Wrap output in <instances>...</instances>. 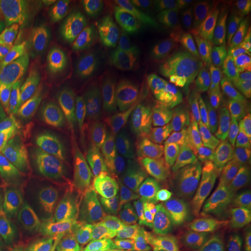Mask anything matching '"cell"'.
<instances>
[{
    "label": "cell",
    "instance_id": "obj_6",
    "mask_svg": "<svg viewBox=\"0 0 251 251\" xmlns=\"http://www.w3.org/2000/svg\"><path fill=\"white\" fill-rule=\"evenodd\" d=\"M209 9L211 3L205 0L169 3L153 20L148 32L153 62L159 67H169L193 53L205 32Z\"/></svg>",
    "mask_w": 251,
    "mask_h": 251
},
{
    "label": "cell",
    "instance_id": "obj_16",
    "mask_svg": "<svg viewBox=\"0 0 251 251\" xmlns=\"http://www.w3.org/2000/svg\"><path fill=\"white\" fill-rule=\"evenodd\" d=\"M244 7H246V11H247V17L250 20V24H251V1H247L246 4H244Z\"/></svg>",
    "mask_w": 251,
    "mask_h": 251
},
{
    "label": "cell",
    "instance_id": "obj_2",
    "mask_svg": "<svg viewBox=\"0 0 251 251\" xmlns=\"http://www.w3.org/2000/svg\"><path fill=\"white\" fill-rule=\"evenodd\" d=\"M84 159L29 188L0 209V250L42 251L78 215L88 190Z\"/></svg>",
    "mask_w": 251,
    "mask_h": 251
},
{
    "label": "cell",
    "instance_id": "obj_7",
    "mask_svg": "<svg viewBox=\"0 0 251 251\" xmlns=\"http://www.w3.org/2000/svg\"><path fill=\"white\" fill-rule=\"evenodd\" d=\"M80 141L78 125L69 126L64 130L39 138L25 159L0 186V209L29 188L81 159Z\"/></svg>",
    "mask_w": 251,
    "mask_h": 251
},
{
    "label": "cell",
    "instance_id": "obj_5",
    "mask_svg": "<svg viewBox=\"0 0 251 251\" xmlns=\"http://www.w3.org/2000/svg\"><path fill=\"white\" fill-rule=\"evenodd\" d=\"M201 175L194 158L177 144L153 145L141 169V194L147 214L168 222L191 209L200 197Z\"/></svg>",
    "mask_w": 251,
    "mask_h": 251
},
{
    "label": "cell",
    "instance_id": "obj_15",
    "mask_svg": "<svg viewBox=\"0 0 251 251\" xmlns=\"http://www.w3.org/2000/svg\"><path fill=\"white\" fill-rule=\"evenodd\" d=\"M66 244H67V242L64 239H59L42 251H66Z\"/></svg>",
    "mask_w": 251,
    "mask_h": 251
},
{
    "label": "cell",
    "instance_id": "obj_13",
    "mask_svg": "<svg viewBox=\"0 0 251 251\" xmlns=\"http://www.w3.org/2000/svg\"><path fill=\"white\" fill-rule=\"evenodd\" d=\"M168 6L169 1H161V0H140V1L127 3V7L131 10V13L137 18L151 17L159 11H163Z\"/></svg>",
    "mask_w": 251,
    "mask_h": 251
},
{
    "label": "cell",
    "instance_id": "obj_12",
    "mask_svg": "<svg viewBox=\"0 0 251 251\" xmlns=\"http://www.w3.org/2000/svg\"><path fill=\"white\" fill-rule=\"evenodd\" d=\"M39 137L0 134V186L25 159Z\"/></svg>",
    "mask_w": 251,
    "mask_h": 251
},
{
    "label": "cell",
    "instance_id": "obj_17",
    "mask_svg": "<svg viewBox=\"0 0 251 251\" xmlns=\"http://www.w3.org/2000/svg\"><path fill=\"white\" fill-rule=\"evenodd\" d=\"M4 56V46H3V44L0 42V59Z\"/></svg>",
    "mask_w": 251,
    "mask_h": 251
},
{
    "label": "cell",
    "instance_id": "obj_11",
    "mask_svg": "<svg viewBox=\"0 0 251 251\" xmlns=\"http://www.w3.org/2000/svg\"><path fill=\"white\" fill-rule=\"evenodd\" d=\"M227 218L239 232L251 236V165L234 180L227 201Z\"/></svg>",
    "mask_w": 251,
    "mask_h": 251
},
{
    "label": "cell",
    "instance_id": "obj_3",
    "mask_svg": "<svg viewBox=\"0 0 251 251\" xmlns=\"http://www.w3.org/2000/svg\"><path fill=\"white\" fill-rule=\"evenodd\" d=\"M251 88V44L239 34L215 38L190 66L180 87L187 113L215 130Z\"/></svg>",
    "mask_w": 251,
    "mask_h": 251
},
{
    "label": "cell",
    "instance_id": "obj_18",
    "mask_svg": "<svg viewBox=\"0 0 251 251\" xmlns=\"http://www.w3.org/2000/svg\"><path fill=\"white\" fill-rule=\"evenodd\" d=\"M0 251H4V250H0Z\"/></svg>",
    "mask_w": 251,
    "mask_h": 251
},
{
    "label": "cell",
    "instance_id": "obj_9",
    "mask_svg": "<svg viewBox=\"0 0 251 251\" xmlns=\"http://www.w3.org/2000/svg\"><path fill=\"white\" fill-rule=\"evenodd\" d=\"M122 226L109 206L92 209L82 232L69 251H117L122 242Z\"/></svg>",
    "mask_w": 251,
    "mask_h": 251
},
{
    "label": "cell",
    "instance_id": "obj_8",
    "mask_svg": "<svg viewBox=\"0 0 251 251\" xmlns=\"http://www.w3.org/2000/svg\"><path fill=\"white\" fill-rule=\"evenodd\" d=\"M57 75L42 72L16 84L0 102V134L39 137L52 106Z\"/></svg>",
    "mask_w": 251,
    "mask_h": 251
},
{
    "label": "cell",
    "instance_id": "obj_1",
    "mask_svg": "<svg viewBox=\"0 0 251 251\" xmlns=\"http://www.w3.org/2000/svg\"><path fill=\"white\" fill-rule=\"evenodd\" d=\"M74 0H0V38L20 78L50 72L69 77L90 54L95 17Z\"/></svg>",
    "mask_w": 251,
    "mask_h": 251
},
{
    "label": "cell",
    "instance_id": "obj_14",
    "mask_svg": "<svg viewBox=\"0 0 251 251\" xmlns=\"http://www.w3.org/2000/svg\"><path fill=\"white\" fill-rule=\"evenodd\" d=\"M17 77V72L13 63L0 60V102L13 88Z\"/></svg>",
    "mask_w": 251,
    "mask_h": 251
},
{
    "label": "cell",
    "instance_id": "obj_4",
    "mask_svg": "<svg viewBox=\"0 0 251 251\" xmlns=\"http://www.w3.org/2000/svg\"><path fill=\"white\" fill-rule=\"evenodd\" d=\"M150 97L141 81L125 74L94 92L87 115V138L103 163H119L134 152L150 119Z\"/></svg>",
    "mask_w": 251,
    "mask_h": 251
},
{
    "label": "cell",
    "instance_id": "obj_10",
    "mask_svg": "<svg viewBox=\"0 0 251 251\" xmlns=\"http://www.w3.org/2000/svg\"><path fill=\"white\" fill-rule=\"evenodd\" d=\"M216 145L225 153L251 150V88L222 122Z\"/></svg>",
    "mask_w": 251,
    "mask_h": 251
}]
</instances>
